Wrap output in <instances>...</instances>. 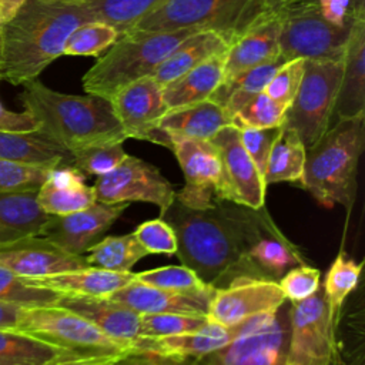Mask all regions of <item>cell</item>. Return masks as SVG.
Listing matches in <instances>:
<instances>
[{
	"mask_svg": "<svg viewBox=\"0 0 365 365\" xmlns=\"http://www.w3.org/2000/svg\"><path fill=\"white\" fill-rule=\"evenodd\" d=\"M174 230L177 255L204 282L218 288L244 277V258L259 238L279 232L268 212L217 200L208 210H194L177 200L160 214Z\"/></svg>",
	"mask_w": 365,
	"mask_h": 365,
	"instance_id": "1",
	"label": "cell"
},
{
	"mask_svg": "<svg viewBox=\"0 0 365 365\" xmlns=\"http://www.w3.org/2000/svg\"><path fill=\"white\" fill-rule=\"evenodd\" d=\"M96 20L87 3L27 0L0 34V81L20 86L63 56L74 29Z\"/></svg>",
	"mask_w": 365,
	"mask_h": 365,
	"instance_id": "2",
	"label": "cell"
},
{
	"mask_svg": "<svg viewBox=\"0 0 365 365\" xmlns=\"http://www.w3.org/2000/svg\"><path fill=\"white\" fill-rule=\"evenodd\" d=\"M23 87L19 98L24 111L36 118L37 130L54 138L70 153L127 140L110 100L87 93L64 94L51 90L37 78L24 83Z\"/></svg>",
	"mask_w": 365,
	"mask_h": 365,
	"instance_id": "3",
	"label": "cell"
},
{
	"mask_svg": "<svg viewBox=\"0 0 365 365\" xmlns=\"http://www.w3.org/2000/svg\"><path fill=\"white\" fill-rule=\"evenodd\" d=\"M365 147V115L339 118L305 151L299 184L324 207L351 210L358 161Z\"/></svg>",
	"mask_w": 365,
	"mask_h": 365,
	"instance_id": "4",
	"label": "cell"
},
{
	"mask_svg": "<svg viewBox=\"0 0 365 365\" xmlns=\"http://www.w3.org/2000/svg\"><path fill=\"white\" fill-rule=\"evenodd\" d=\"M195 29L175 31H127L83 76V88L110 100L118 90L148 77Z\"/></svg>",
	"mask_w": 365,
	"mask_h": 365,
	"instance_id": "5",
	"label": "cell"
},
{
	"mask_svg": "<svg viewBox=\"0 0 365 365\" xmlns=\"http://www.w3.org/2000/svg\"><path fill=\"white\" fill-rule=\"evenodd\" d=\"M271 16L267 0H165L128 31H214L228 46Z\"/></svg>",
	"mask_w": 365,
	"mask_h": 365,
	"instance_id": "6",
	"label": "cell"
},
{
	"mask_svg": "<svg viewBox=\"0 0 365 365\" xmlns=\"http://www.w3.org/2000/svg\"><path fill=\"white\" fill-rule=\"evenodd\" d=\"M14 328L76 356L135 352L131 345L110 338L87 318L57 304L23 307Z\"/></svg>",
	"mask_w": 365,
	"mask_h": 365,
	"instance_id": "7",
	"label": "cell"
},
{
	"mask_svg": "<svg viewBox=\"0 0 365 365\" xmlns=\"http://www.w3.org/2000/svg\"><path fill=\"white\" fill-rule=\"evenodd\" d=\"M274 14L281 21L278 43L279 53L285 60H342L355 20L344 26L328 21L321 13L318 0L297 1Z\"/></svg>",
	"mask_w": 365,
	"mask_h": 365,
	"instance_id": "8",
	"label": "cell"
},
{
	"mask_svg": "<svg viewBox=\"0 0 365 365\" xmlns=\"http://www.w3.org/2000/svg\"><path fill=\"white\" fill-rule=\"evenodd\" d=\"M341 76L342 60H305L302 80L282 123L297 131L305 148L311 147L331 125Z\"/></svg>",
	"mask_w": 365,
	"mask_h": 365,
	"instance_id": "9",
	"label": "cell"
},
{
	"mask_svg": "<svg viewBox=\"0 0 365 365\" xmlns=\"http://www.w3.org/2000/svg\"><path fill=\"white\" fill-rule=\"evenodd\" d=\"M173 150L184 174V187L175 200L194 210H208L217 200L232 201L218 150L210 140H195L168 135ZM234 202V201H232Z\"/></svg>",
	"mask_w": 365,
	"mask_h": 365,
	"instance_id": "10",
	"label": "cell"
},
{
	"mask_svg": "<svg viewBox=\"0 0 365 365\" xmlns=\"http://www.w3.org/2000/svg\"><path fill=\"white\" fill-rule=\"evenodd\" d=\"M289 305L269 312L255 328L200 359V365H289Z\"/></svg>",
	"mask_w": 365,
	"mask_h": 365,
	"instance_id": "11",
	"label": "cell"
},
{
	"mask_svg": "<svg viewBox=\"0 0 365 365\" xmlns=\"http://www.w3.org/2000/svg\"><path fill=\"white\" fill-rule=\"evenodd\" d=\"M96 201L106 204L150 202L163 214L175 200L173 184L153 164L127 155L115 168L98 175L94 185Z\"/></svg>",
	"mask_w": 365,
	"mask_h": 365,
	"instance_id": "12",
	"label": "cell"
},
{
	"mask_svg": "<svg viewBox=\"0 0 365 365\" xmlns=\"http://www.w3.org/2000/svg\"><path fill=\"white\" fill-rule=\"evenodd\" d=\"M334 331L322 288L307 299L289 304V365H331Z\"/></svg>",
	"mask_w": 365,
	"mask_h": 365,
	"instance_id": "13",
	"label": "cell"
},
{
	"mask_svg": "<svg viewBox=\"0 0 365 365\" xmlns=\"http://www.w3.org/2000/svg\"><path fill=\"white\" fill-rule=\"evenodd\" d=\"M285 297L277 281L237 277L224 287L214 288L207 304V319L234 327L252 317L277 311Z\"/></svg>",
	"mask_w": 365,
	"mask_h": 365,
	"instance_id": "14",
	"label": "cell"
},
{
	"mask_svg": "<svg viewBox=\"0 0 365 365\" xmlns=\"http://www.w3.org/2000/svg\"><path fill=\"white\" fill-rule=\"evenodd\" d=\"M110 103L127 138L145 140L170 148L168 135L158 127L168 110L163 86L151 76L123 87L110 98Z\"/></svg>",
	"mask_w": 365,
	"mask_h": 365,
	"instance_id": "15",
	"label": "cell"
},
{
	"mask_svg": "<svg viewBox=\"0 0 365 365\" xmlns=\"http://www.w3.org/2000/svg\"><path fill=\"white\" fill-rule=\"evenodd\" d=\"M0 265L24 279L88 267L84 255L70 254L40 234L0 244Z\"/></svg>",
	"mask_w": 365,
	"mask_h": 365,
	"instance_id": "16",
	"label": "cell"
},
{
	"mask_svg": "<svg viewBox=\"0 0 365 365\" xmlns=\"http://www.w3.org/2000/svg\"><path fill=\"white\" fill-rule=\"evenodd\" d=\"M127 202L106 204L96 201L84 210L67 215H50L41 234L64 251L74 255L84 252L118 220Z\"/></svg>",
	"mask_w": 365,
	"mask_h": 365,
	"instance_id": "17",
	"label": "cell"
},
{
	"mask_svg": "<svg viewBox=\"0 0 365 365\" xmlns=\"http://www.w3.org/2000/svg\"><path fill=\"white\" fill-rule=\"evenodd\" d=\"M210 141L220 153L232 201L254 210L262 208L267 185L262 174L242 147L238 130L231 124L225 125Z\"/></svg>",
	"mask_w": 365,
	"mask_h": 365,
	"instance_id": "18",
	"label": "cell"
},
{
	"mask_svg": "<svg viewBox=\"0 0 365 365\" xmlns=\"http://www.w3.org/2000/svg\"><path fill=\"white\" fill-rule=\"evenodd\" d=\"M267 315L268 314L252 317L234 327H225L208 321L195 332L163 338H141L135 348L137 351H150L201 359L202 356L230 345L232 341L255 328Z\"/></svg>",
	"mask_w": 365,
	"mask_h": 365,
	"instance_id": "19",
	"label": "cell"
},
{
	"mask_svg": "<svg viewBox=\"0 0 365 365\" xmlns=\"http://www.w3.org/2000/svg\"><path fill=\"white\" fill-rule=\"evenodd\" d=\"M57 305L68 308L91 321L110 338L131 345L135 351L141 336L140 314L103 297H84L60 294Z\"/></svg>",
	"mask_w": 365,
	"mask_h": 365,
	"instance_id": "20",
	"label": "cell"
},
{
	"mask_svg": "<svg viewBox=\"0 0 365 365\" xmlns=\"http://www.w3.org/2000/svg\"><path fill=\"white\" fill-rule=\"evenodd\" d=\"M36 200L47 215H67L96 202L94 188L73 164L51 168L37 190Z\"/></svg>",
	"mask_w": 365,
	"mask_h": 365,
	"instance_id": "21",
	"label": "cell"
},
{
	"mask_svg": "<svg viewBox=\"0 0 365 365\" xmlns=\"http://www.w3.org/2000/svg\"><path fill=\"white\" fill-rule=\"evenodd\" d=\"M334 115H365V19L355 20L342 57V76Z\"/></svg>",
	"mask_w": 365,
	"mask_h": 365,
	"instance_id": "22",
	"label": "cell"
},
{
	"mask_svg": "<svg viewBox=\"0 0 365 365\" xmlns=\"http://www.w3.org/2000/svg\"><path fill=\"white\" fill-rule=\"evenodd\" d=\"M279 30V17L271 14L234 41L225 54L224 80L277 58Z\"/></svg>",
	"mask_w": 365,
	"mask_h": 365,
	"instance_id": "23",
	"label": "cell"
},
{
	"mask_svg": "<svg viewBox=\"0 0 365 365\" xmlns=\"http://www.w3.org/2000/svg\"><path fill=\"white\" fill-rule=\"evenodd\" d=\"M137 314H163L177 312L188 315H205L207 304L202 299L180 295L153 285L143 284L137 279L114 291L108 297Z\"/></svg>",
	"mask_w": 365,
	"mask_h": 365,
	"instance_id": "24",
	"label": "cell"
},
{
	"mask_svg": "<svg viewBox=\"0 0 365 365\" xmlns=\"http://www.w3.org/2000/svg\"><path fill=\"white\" fill-rule=\"evenodd\" d=\"M0 158L48 168L73 164L71 153L40 130L0 131Z\"/></svg>",
	"mask_w": 365,
	"mask_h": 365,
	"instance_id": "25",
	"label": "cell"
},
{
	"mask_svg": "<svg viewBox=\"0 0 365 365\" xmlns=\"http://www.w3.org/2000/svg\"><path fill=\"white\" fill-rule=\"evenodd\" d=\"M33 285L44 287L58 294L84 295V297H108L114 291L134 281V274L107 271L96 267H84L73 271L47 275L37 279H27Z\"/></svg>",
	"mask_w": 365,
	"mask_h": 365,
	"instance_id": "26",
	"label": "cell"
},
{
	"mask_svg": "<svg viewBox=\"0 0 365 365\" xmlns=\"http://www.w3.org/2000/svg\"><path fill=\"white\" fill-rule=\"evenodd\" d=\"M231 124L227 111L211 100L171 108L161 117L158 127L167 135L210 140L222 127Z\"/></svg>",
	"mask_w": 365,
	"mask_h": 365,
	"instance_id": "27",
	"label": "cell"
},
{
	"mask_svg": "<svg viewBox=\"0 0 365 365\" xmlns=\"http://www.w3.org/2000/svg\"><path fill=\"white\" fill-rule=\"evenodd\" d=\"M225 54L227 51L215 54L165 84L163 87V97L167 108H178L208 100L224 80Z\"/></svg>",
	"mask_w": 365,
	"mask_h": 365,
	"instance_id": "28",
	"label": "cell"
},
{
	"mask_svg": "<svg viewBox=\"0 0 365 365\" xmlns=\"http://www.w3.org/2000/svg\"><path fill=\"white\" fill-rule=\"evenodd\" d=\"M228 47V43L217 33L197 31L184 38L154 70L151 77L164 87L210 57L227 51Z\"/></svg>",
	"mask_w": 365,
	"mask_h": 365,
	"instance_id": "29",
	"label": "cell"
},
{
	"mask_svg": "<svg viewBox=\"0 0 365 365\" xmlns=\"http://www.w3.org/2000/svg\"><path fill=\"white\" fill-rule=\"evenodd\" d=\"M304 264L297 247L279 231L255 241L244 258V277L279 279L289 267Z\"/></svg>",
	"mask_w": 365,
	"mask_h": 365,
	"instance_id": "30",
	"label": "cell"
},
{
	"mask_svg": "<svg viewBox=\"0 0 365 365\" xmlns=\"http://www.w3.org/2000/svg\"><path fill=\"white\" fill-rule=\"evenodd\" d=\"M36 191H0V244L41 234L47 215L37 204Z\"/></svg>",
	"mask_w": 365,
	"mask_h": 365,
	"instance_id": "31",
	"label": "cell"
},
{
	"mask_svg": "<svg viewBox=\"0 0 365 365\" xmlns=\"http://www.w3.org/2000/svg\"><path fill=\"white\" fill-rule=\"evenodd\" d=\"M288 60L281 54L254 68L245 70L237 76L222 80L208 100L221 106L230 117H232L247 101L264 91L274 73Z\"/></svg>",
	"mask_w": 365,
	"mask_h": 365,
	"instance_id": "32",
	"label": "cell"
},
{
	"mask_svg": "<svg viewBox=\"0 0 365 365\" xmlns=\"http://www.w3.org/2000/svg\"><path fill=\"white\" fill-rule=\"evenodd\" d=\"M305 145L297 131L285 124L281 125L268 154L264 182H299L305 164Z\"/></svg>",
	"mask_w": 365,
	"mask_h": 365,
	"instance_id": "33",
	"label": "cell"
},
{
	"mask_svg": "<svg viewBox=\"0 0 365 365\" xmlns=\"http://www.w3.org/2000/svg\"><path fill=\"white\" fill-rule=\"evenodd\" d=\"M67 356L76 355L16 328H0V364L43 365Z\"/></svg>",
	"mask_w": 365,
	"mask_h": 365,
	"instance_id": "34",
	"label": "cell"
},
{
	"mask_svg": "<svg viewBox=\"0 0 365 365\" xmlns=\"http://www.w3.org/2000/svg\"><path fill=\"white\" fill-rule=\"evenodd\" d=\"M145 255L147 251L131 232L101 238L84 252V259L90 267L115 272H130L133 265Z\"/></svg>",
	"mask_w": 365,
	"mask_h": 365,
	"instance_id": "35",
	"label": "cell"
},
{
	"mask_svg": "<svg viewBox=\"0 0 365 365\" xmlns=\"http://www.w3.org/2000/svg\"><path fill=\"white\" fill-rule=\"evenodd\" d=\"M134 279L180 295L202 299L208 302L214 287L204 282L192 269L185 265H167L150 271L134 274Z\"/></svg>",
	"mask_w": 365,
	"mask_h": 365,
	"instance_id": "36",
	"label": "cell"
},
{
	"mask_svg": "<svg viewBox=\"0 0 365 365\" xmlns=\"http://www.w3.org/2000/svg\"><path fill=\"white\" fill-rule=\"evenodd\" d=\"M362 265V262H356L354 258H349L344 251H341L327 272L322 292L335 328L339 322L342 304L358 285Z\"/></svg>",
	"mask_w": 365,
	"mask_h": 365,
	"instance_id": "37",
	"label": "cell"
},
{
	"mask_svg": "<svg viewBox=\"0 0 365 365\" xmlns=\"http://www.w3.org/2000/svg\"><path fill=\"white\" fill-rule=\"evenodd\" d=\"M165 0H88L96 20L113 26L118 34H124L145 14L153 11Z\"/></svg>",
	"mask_w": 365,
	"mask_h": 365,
	"instance_id": "38",
	"label": "cell"
},
{
	"mask_svg": "<svg viewBox=\"0 0 365 365\" xmlns=\"http://www.w3.org/2000/svg\"><path fill=\"white\" fill-rule=\"evenodd\" d=\"M118 31L100 20L83 23L68 36L63 56H86L97 57L108 50L118 38Z\"/></svg>",
	"mask_w": 365,
	"mask_h": 365,
	"instance_id": "39",
	"label": "cell"
},
{
	"mask_svg": "<svg viewBox=\"0 0 365 365\" xmlns=\"http://www.w3.org/2000/svg\"><path fill=\"white\" fill-rule=\"evenodd\" d=\"M60 294L44 287L33 285L0 265V302L19 307L56 304Z\"/></svg>",
	"mask_w": 365,
	"mask_h": 365,
	"instance_id": "40",
	"label": "cell"
},
{
	"mask_svg": "<svg viewBox=\"0 0 365 365\" xmlns=\"http://www.w3.org/2000/svg\"><path fill=\"white\" fill-rule=\"evenodd\" d=\"M287 108L274 101L265 91H261L231 117V125L238 130L279 127L285 120Z\"/></svg>",
	"mask_w": 365,
	"mask_h": 365,
	"instance_id": "41",
	"label": "cell"
},
{
	"mask_svg": "<svg viewBox=\"0 0 365 365\" xmlns=\"http://www.w3.org/2000/svg\"><path fill=\"white\" fill-rule=\"evenodd\" d=\"M207 322V315H188L177 312L140 314L143 338H163L190 334L201 329Z\"/></svg>",
	"mask_w": 365,
	"mask_h": 365,
	"instance_id": "42",
	"label": "cell"
},
{
	"mask_svg": "<svg viewBox=\"0 0 365 365\" xmlns=\"http://www.w3.org/2000/svg\"><path fill=\"white\" fill-rule=\"evenodd\" d=\"M73 165L84 175H103L115 168L128 154L123 143H108L80 148L71 153Z\"/></svg>",
	"mask_w": 365,
	"mask_h": 365,
	"instance_id": "43",
	"label": "cell"
},
{
	"mask_svg": "<svg viewBox=\"0 0 365 365\" xmlns=\"http://www.w3.org/2000/svg\"><path fill=\"white\" fill-rule=\"evenodd\" d=\"M50 170L0 158V191H36Z\"/></svg>",
	"mask_w": 365,
	"mask_h": 365,
	"instance_id": "44",
	"label": "cell"
},
{
	"mask_svg": "<svg viewBox=\"0 0 365 365\" xmlns=\"http://www.w3.org/2000/svg\"><path fill=\"white\" fill-rule=\"evenodd\" d=\"M147 254H175L177 237L173 227L164 218L141 222L133 232Z\"/></svg>",
	"mask_w": 365,
	"mask_h": 365,
	"instance_id": "45",
	"label": "cell"
},
{
	"mask_svg": "<svg viewBox=\"0 0 365 365\" xmlns=\"http://www.w3.org/2000/svg\"><path fill=\"white\" fill-rule=\"evenodd\" d=\"M304 58H292L285 61L271 77L265 87V93L277 103L289 107L295 97L304 74Z\"/></svg>",
	"mask_w": 365,
	"mask_h": 365,
	"instance_id": "46",
	"label": "cell"
},
{
	"mask_svg": "<svg viewBox=\"0 0 365 365\" xmlns=\"http://www.w3.org/2000/svg\"><path fill=\"white\" fill-rule=\"evenodd\" d=\"M278 285L285 299L298 302L314 295L321 288V272L314 267L298 264L279 278Z\"/></svg>",
	"mask_w": 365,
	"mask_h": 365,
	"instance_id": "47",
	"label": "cell"
},
{
	"mask_svg": "<svg viewBox=\"0 0 365 365\" xmlns=\"http://www.w3.org/2000/svg\"><path fill=\"white\" fill-rule=\"evenodd\" d=\"M279 127H269V128H237L240 133V140L242 147L259 170L264 177L267 160L269 150L272 147L274 140L279 133Z\"/></svg>",
	"mask_w": 365,
	"mask_h": 365,
	"instance_id": "48",
	"label": "cell"
},
{
	"mask_svg": "<svg viewBox=\"0 0 365 365\" xmlns=\"http://www.w3.org/2000/svg\"><path fill=\"white\" fill-rule=\"evenodd\" d=\"M111 365H200V359L150 351H135L118 356Z\"/></svg>",
	"mask_w": 365,
	"mask_h": 365,
	"instance_id": "49",
	"label": "cell"
},
{
	"mask_svg": "<svg viewBox=\"0 0 365 365\" xmlns=\"http://www.w3.org/2000/svg\"><path fill=\"white\" fill-rule=\"evenodd\" d=\"M38 128L36 118L27 111L7 110L0 101V131H34Z\"/></svg>",
	"mask_w": 365,
	"mask_h": 365,
	"instance_id": "50",
	"label": "cell"
},
{
	"mask_svg": "<svg viewBox=\"0 0 365 365\" xmlns=\"http://www.w3.org/2000/svg\"><path fill=\"white\" fill-rule=\"evenodd\" d=\"M318 4L322 16L336 26H344L352 20H356L348 16L349 0H318Z\"/></svg>",
	"mask_w": 365,
	"mask_h": 365,
	"instance_id": "51",
	"label": "cell"
},
{
	"mask_svg": "<svg viewBox=\"0 0 365 365\" xmlns=\"http://www.w3.org/2000/svg\"><path fill=\"white\" fill-rule=\"evenodd\" d=\"M117 358L118 356H67L43 365H111Z\"/></svg>",
	"mask_w": 365,
	"mask_h": 365,
	"instance_id": "52",
	"label": "cell"
},
{
	"mask_svg": "<svg viewBox=\"0 0 365 365\" xmlns=\"http://www.w3.org/2000/svg\"><path fill=\"white\" fill-rule=\"evenodd\" d=\"M23 307L0 302V328H14Z\"/></svg>",
	"mask_w": 365,
	"mask_h": 365,
	"instance_id": "53",
	"label": "cell"
},
{
	"mask_svg": "<svg viewBox=\"0 0 365 365\" xmlns=\"http://www.w3.org/2000/svg\"><path fill=\"white\" fill-rule=\"evenodd\" d=\"M27 0H0V24L9 23Z\"/></svg>",
	"mask_w": 365,
	"mask_h": 365,
	"instance_id": "54",
	"label": "cell"
},
{
	"mask_svg": "<svg viewBox=\"0 0 365 365\" xmlns=\"http://www.w3.org/2000/svg\"><path fill=\"white\" fill-rule=\"evenodd\" d=\"M43 1H60V3H86L88 0H43Z\"/></svg>",
	"mask_w": 365,
	"mask_h": 365,
	"instance_id": "55",
	"label": "cell"
},
{
	"mask_svg": "<svg viewBox=\"0 0 365 365\" xmlns=\"http://www.w3.org/2000/svg\"><path fill=\"white\" fill-rule=\"evenodd\" d=\"M1 29H3V26H1V24H0V34H1Z\"/></svg>",
	"mask_w": 365,
	"mask_h": 365,
	"instance_id": "56",
	"label": "cell"
},
{
	"mask_svg": "<svg viewBox=\"0 0 365 365\" xmlns=\"http://www.w3.org/2000/svg\"><path fill=\"white\" fill-rule=\"evenodd\" d=\"M0 365H6V364H0Z\"/></svg>",
	"mask_w": 365,
	"mask_h": 365,
	"instance_id": "57",
	"label": "cell"
}]
</instances>
